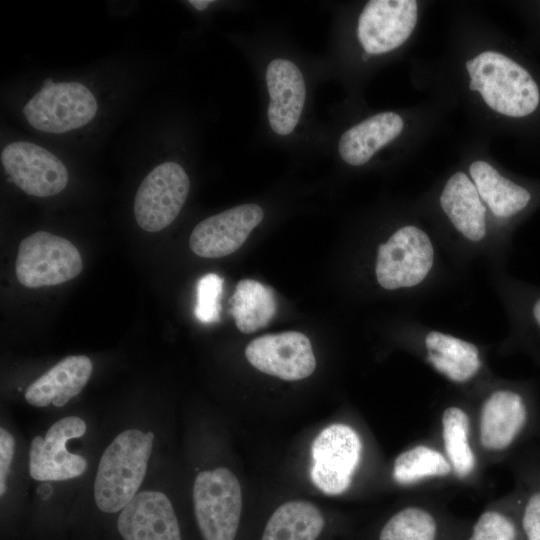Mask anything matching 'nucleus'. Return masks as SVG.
I'll list each match as a JSON object with an SVG mask.
<instances>
[{
	"label": "nucleus",
	"mask_w": 540,
	"mask_h": 540,
	"mask_svg": "<svg viewBox=\"0 0 540 540\" xmlns=\"http://www.w3.org/2000/svg\"><path fill=\"white\" fill-rule=\"evenodd\" d=\"M156 439L154 430L133 425L106 445L92 486V504L99 516L114 519L143 488Z\"/></svg>",
	"instance_id": "nucleus-1"
},
{
	"label": "nucleus",
	"mask_w": 540,
	"mask_h": 540,
	"mask_svg": "<svg viewBox=\"0 0 540 540\" xmlns=\"http://www.w3.org/2000/svg\"><path fill=\"white\" fill-rule=\"evenodd\" d=\"M470 89L478 91L496 112L524 117L533 113L540 100L538 86L529 72L507 56L485 51L466 62Z\"/></svg>",
	"instance_id": "nucleus-2"
},
{
	"label": "nucleus",
	"mask_w": 540,
	"mask_h": 540,
	"mask_svg": "<svg viewBox=\"0 0 540 540\" xmlns=\"http://www.w3.org/2000/svg\"><path fill=\"white\" fill-rule=\"evenodd\" d=\"M193 516L201 540H237L243 497L236 475L226 467L200 471L192 488Z\"/></svg>",
	"instance_id": "nucleus-3"
},
{
	"label": "nucleus",
	"mask_w": 540,
	"mask_h": 540,
	"mask_svg": "<svg viewBox=\"0 0 540 540\" xmlns=\"http://www.w3.org/2000/svg\"><path fill=\"white\" fill-rule=\"evenodd\" d=\"M87 432V421L72 414L60 417L45 432L34 436L28 450L29 476L36 482L57 483L81 478L89 461L72 446Z\"/></svg>",
	"instance_id": "nucleus-4"
},
{
	"label": "nucleus",
	"mask_w": 540,
	"mask_h": 540,
	"mask_svg": "<svg viewBox=\"0 0 540 540\" xmlns=\"http://www.w3.org/2000/svg\"><path fill=\"white\" fill-rule=\"evenodd\" d=\"M82 269L78 249L61 236L38 231L19 244L15 273L24 287L58 285L77 277Z\"/></svg>",
	"instance_id": "nucleus-5"
},
{
	"label": "nucleus",
	"mask_w": 540,
	"mask_h": 540,
	"mask_svg": "<svg viewBox=\"0 0 540 540\" xmlns=\"http://www.w3.org/2000/svg\"><path fill=\"white\" fill-rule=\"evenodd\" d=\"M433 263L434 248L429 236L416 226H404L379 245L376 279L386 290L414 287L427 277Z\"/></svg>",
	"instance_id": "nucleus-6"
},
{
	"label": "nucleus",
	"mask_w": 540,
	"mask_h": 540,
	"mask_svg": "<svg viewBox=\"0 0 540 540\" xmlns=\"http://www.w3.org/2000/svg\"><path fill=\"white\" fill-rule=\"evenodd\" d=\"M361 452V439L352 427L342 423L329 425L311 446L312 482L325 494H342L351 484Z\"/></svg>",
	"instance_id": "nucleus-7"
},
{
	"label": "nucleus",
	"mask_w": 540,
	"mask_h": 540,
	"mask_svg": "<svg viewBox=\"0 0 540 540\" xmlns=\"http://www.w3.org/2000/svg\"><path fill=\"white\" fill-rule=\"evenodd\" d=\"M92 92L78 82L56 83L42 89L24 106L23 114L35 129L64 133L89 123L97 112Z\"/></svg>",
	"instance_id": "nucleus-8"
},
{
	"label": "nucleus",
	"mask_w": 540,
	"mask_h": 540,
	"mask_svg": "<svg viewBox=\"0 0 540 540\" xmlns=\"http://www.w3.org/2000/svg\"><path fill=\"white\" fill-rule=\"evenodd\" d=\"M190 181L183 167L164 162L141 182L134 199V216L145 231L158 232L180 213L189 193Z\"/></svg>",
	"instance_id": "nucleus-9"
},
{
	"label": "nucleus",
	"mask_w": 540,
	"mask_h": 540,
	"mask_svg": "<svg viewBox=\"0 0 540 540\" xmlns=\"http://www.w3.org/2000/svg\"><path fill=\"white\" fill-rule=\"evenodd\" d=\"M117 540H183L172 500L156 487H143L113 520Z\"/></svg>",
	"instance_id": "nucleus-10"
},
{
	"label": "nucleus",
	"mask_w": 540,
	"mask_h": 540,
	"mask_svg": "<svg viewBox=\"0 0 540 540\" xmlns=\"http://www.w3.org/2000/svg\"><path fill=\"white\" fill-rule=\"evenodd\" d=\"M1 162L10 180L31 196H54L68 183V172L63 162L31 142L8 144L1 152Z\"/></svg>",
	"instance_id": "nucleus-11"
},
{
	"label": "nucleus",
	"mask_w": 540,
	"mask_h": 540,
	"mask_svg": "<svg viewBox=\"0 0 540 540\" xmlns=\"http://www.w3.org/2000/svg\"><path fill=\"white\" fill-rule=\"evenodd\" d=\"M245 356L257 370L286 381L305 379L316 368L310 340L297 331L257 337L246 346Z\"/></svg>",
	"instance_id": "nucleus-12"
},
{
	"label": "nucleus",
	"mask_w": 540,
	"mask_h": 540,
	"mask_svg": "<svg viewBox=\"0 0 540 540\" xmlns=\"http://www.w3.org/2000/svg\"><path fill=\"white\" fill-rule=\"evenodd\" d=\"M528 398L519 390L498 389L482 403L479 413L480 444L489 452H504L512 448L532 423Z\"/></svg>",
	"instance_id": "nucleus-13"
},
{
	"label": "nucleus",
	"mask_w": 540,
	"mask_h": 540,
	"mask_svg": "<svg viewBox=\"0 0 540 540\" xmlns=\"http://www.w3.org/2000/svg\"><path fill=\"white\" fill-rule=\"evenodd\" d=\"M416 22L414 0H371L359 16L358 39L366 53H386L409 38Z\"/></svg>",
	"instance_id": "nucleus-14"
},
{
	"label": "nucleus",
	"mask_w": 540,
	"mask_h": 540,
	"mask_svg": "<svg viewBox=\"0 0 540 540\" xmlns=\"http://www.w3.org/2000/svg\"><path fill=\"white\" fill-rule=\"evenodd\" d=\"M264 216L257 204H242L212 215L193 229L189 247L203 258H221L237 251Z\"/></svg>",
	"instance_id": "nucleus-15"
},
{
	"label": "nucleus",
	"mask_w": 540,
	"mask_h": 540,
	"mask_svg": "<svg viewBox=\"0 0 540 540\" xmlns=\"http://www.w3.org/2000/svg\"><path fill=\"white\" fill-rule=\"evenodd\" d=\"M270 96L268 120L278 135H288L296 127L306 97V87L299 68L290 60H272L266 70Z\"/></svg>",
	"instance_id": "nucleus-16"
},
{
	"label": "nucleus",
	"mask_w": 540,
	"mask_h": 540,
	"mask_svg": "<svg viewBox=\"0 0 540 540\" xmlns=\"http://www.w3.org/2000/svg\"><path fill=\"white\" fill-rule=\"evenodd\" d=\"M93 372L85 355H70L35 379L25 390L28 404L37 408L63 407L81 393Z\"/></svg>",
	"instance_id": "nucleus-17"
},
{
	"label": "nucleus",
	"mask_w": 540,
	"mask_h": 540,
	"mask_svg": "<svg viewBox=\"0 0 540 540\" xmlns=\"http://www.w3.org/2000/svg\"><path fill=\"white\" fill-rule=\"evenodd\" d=\"M440 205L455 229L472 242L481 241L487 232L486 208L473 181L463 172L446 182Z\"/></svg>",
	"instance_id": "nucleus-18"
},
{
	"label": "nucleus",
	"mask_w": 540,
	"mask_h": 540,
	"mask_svg": "<svg viewBox=\"0 0 540 540\" xmlns=\"http://www.w3.org/2000/svg\"><path fill=\"white\" fill-rule=\"evenodd\" d=\"M424 345L429 364L451 382L465 383L482 367L477 346L453 335L430 331Z\"/></svg>",
	"instance_id": "nucleus-19"
},
{
	"label": "nucleus",
	"mask_w": 540,
	"mask_h": 540,
	"mask_svg": "<svg viewBox=\"0 0 540 540\" xmlns=\"http://www.w3.org/2000/svg\"><path fill=\"white\" fill-rule=\"evenodd\" d=\"M403 126L402 118L393 112L371 116L344 132L338 144L339 154L350 165H362L395 139Z\"/></svg>",
	"instance_id": "nucleus-20"
},
{
	"label": "nucleus",
	"mask_w": 540,
	"mask_h": 540,
	"mask_svg": "<svg viewBox=\"0 0 540 540\" xmlns=\"http://www.w3.org/2000/svg\"><path fill=\"white\" fill-rule=\"evenodd\" d=\"M325 528L326 518L318 506L305 500H292L272 512L259 540H319Z\"/></svg>",
	"instance_id": "nucleus-21"
},
{
	"label": "nucleus",
	"mask_w": 540,
	"mask_h": 540,
	"mask_svg": "<svg viewBox=\"0 0 540 540\" xmlns=\"http://www.w3.org/2000/svg\"><path fill=\"white\" fill-rule=\"evenodd\" d=\"M470 174L480 198L498 218H509L523 211L531 201V193L503 177L485 161L470 165Z\"/></svg>",
	"instance_id": "nucleus-22"
},
{
	"label": "nucleus",
	"mask_w": 540,
	"mask_h": 540,
	"mask_svg": "<svg viewBox=\"0 0 540 540\" xmlns=\"http://www.w3.org/2000/svg\"><path fill=\"white\" fill-rule=\"evenodd\" d=\"M229 305L237 328L246 334L266 327L277 311L272 288L253 279H242L237 283Z\"/></svg>",
	"instance_id": "nucleus-23"
},
{
	"label": "nucleus",
	"mask_w": 540,
	"mask_h": 540,
	"mask_svg": "<svg viewBox=\"0 0 540 540\" xmlns=\"http://www.w3.org/2000/svg\"><path fill=\"white\" fill-rule=\"evenodd\" d=\"M445 456L455 474L463 479L474 470L475 454L469 441V417L457 406L447 407L441 417Z\"/></svg>",
	"instance_id": "nucleus-24"
},
{
	"label": "nucleus",
	"mask_w": 540,
	"mask_h": 540,
	"mask_svg": "<svg viewBox=\"0 0 540 540\" xmlns=\"http://www.w3.org/2000/svg\"><path fill=\"white\" fill-rule=\"evenodd\" d=\"M453 471L445 454L426 445H416L401 452L393 464V479L411 485L432 477H444Z\"/></svg>",
	"instance_id": "nucleus-25"
},
{
	"label": "nucleus",
	"mask_w": 540,
	"mask_h": 540,
	"mask_svg": "<svg viewBox=\"0 0 540 540\" xmlns=\"http://www.w3.org/2000/svg\"><path fill=\"white\" fill-rule=\"evenodd\" d=\"M437 523L433 515L418 506H409L392 515L383 525L379 540H435Z\"/></svg>",
	"instance_id": "nucleus-26"
},
{
	"label": "nucleus",
	"mask_w": 540,
	"mask_h": 540,
	"mask_svg": "<svg viewBox=\"0 0 540 540\" xmlns=\"http://www.w3.org/2000/svg\"><path fill=\"white\" fill-rule=\"evenodd\" d=\"M222 289L223 279L215 273H208L198 280L195 316L202 323L219 321Z\"/></svg>",
	"instance_id": "nucleus-27"
},
{
	"label": "nucleus",
	"mask_w": 540,
	"mask_h": 540,
	"mask_svg": "<svg viewBox=\"0 0 540 540\" xmlns=\"http://www.w3.org/2000/svg\"><path fill=\"white\" fill-rule=\"evenodd\" d=\"M517 528L511 517L499 511H486L473 526L468 540H516Z\"/></svg>",
	"instance_id": "nucleus-28"
},
{
	"label": "nucleus",
	"mask_w": 540,
	"mask_h": 540,
	"mask_svg": "<svg viewBox=\"0 0 540 540\" xmlns=\"http://www.w3.org/2000/svg\"><path fill=\"white\" fill-rule=\"evenodd\" d=\"M16 452V439L12 432L1 425L0 427V497L5 498L9 489V480L12 473Z\"/></svg>",
	"instance_id": "nucleus-29"
},
{
	"label": "nucleus",
	"mask_w": 540,
	"mask_h": 540,
	"mask_svg": "<svg viewBox=\"0 0 540 540\" xmlns=\"http://www.w3.org/2000/svg\"><path fill=\"white\" fill-rule=\"evenodd\" d=\"M532 487L526 494L521 525L526 540H540V484Z\"/></svg>",
	"instance_id": "nucleus-30"
},
{
	"label": "nucleus",
	"mask_w": 540,
	"mask_h": 540,
	"mask_svg": "<svg viewBox=\"0 0 540 540\" xmlns=\"http://www.w3.org/2000/svg\"><path fill=\"white\" fill-rule=\"evenodd\" d=\"M531 316L535 325L540 330V296L534 301L531 307Z\"/></svg>",
	"instance_id": "nucleus-31"
},
{
	"label": "nucleus",
	"mask_w": 540,
	"mask_h": 540,
	"mask_svg": "<svg viewBox=\"0 0 540 540\" xmlns=\"http://www.w3.org/2000/svg\"><path fill=\"white\" fill-rule=\"evenodd\" d=\"M211 2L212 1L210 0H190L189 4H191L197 10L203 11L209 6Z\"/></svg>",
	"instance_id": "nucleus-32"
},
{
	"label": "nucleus",
	"mask_w": 540,
	"mask_h": 540,
	"mask_svg": "<svg viewBox=\"0 0 540 540\" xmlns=\"http://www.w3.org/2000/svg\"><path fill=\"white\" fill-rule=\"evenodd\" d=\"M56 83L53 82L51 78H47L42 85V89H48L55 85Z\"/></svg>",
	"instance_id": "nucleus-33"
}]
</instances>
